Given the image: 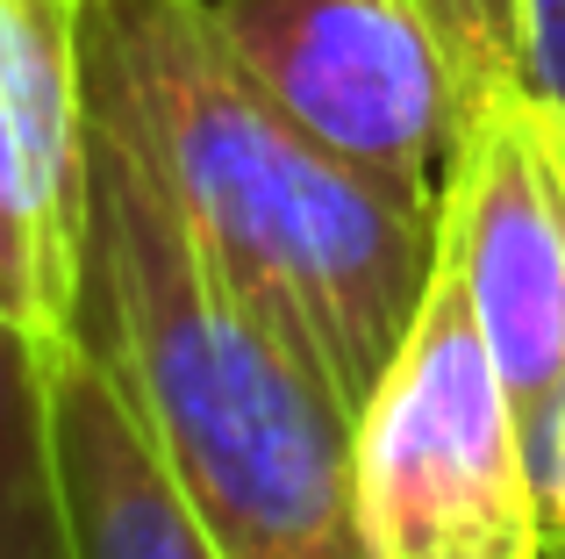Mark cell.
Masks as SVG:
<instances>
[{
    "label": "cell",
    "instance_id": "4",
    "mask_svg": "<svg viewBox=\"0 0 565 559\" xmlns=\"http://www.w3.org/2000/svg\"><path fill=\"white\" fill-rule=\"evenodd\" d=\"M265 101L401 209L437 215L466 80L423 0H207Z\"/></svg>",
    "mask_w": 565,
    "mask_h": 559
},
{
    "label": "cell",
    "instance_id": "12",
    "mask_svg": "<svg viewBox=\"0 0 565 559\" xmlns=\"http://www.w3.org/2000/svg\"><path fill=\"white\" fill-rule=\"evenodd\" d=\"M552 559H565V546H558V552H552Z\"/></svg>",
    "mask_w": 565,
    "mask_h": 559
},
{
    "label": "cell",
    "instance_id": "9",
    "mask_svg": "<svg viewBox=\"0 0 565 559\" xmlns=\"http://www.w3.org/2000/svg\"><path fill=\"white\" fill-rule=\"evenodd\" d=\"M451 51L466 101L487 86H523V0H423Z\"/></svg>",
    "mask_w": 565,
    "mask_h": 559
},
{
    "label": "cell",
    "instance_id": "6",
    "mask_svg": "<svg viewBox=\"0 0 565 559\" xmlns=\"http://www.w3.org/2000/svg\"><path fill=\"white\" fill-rule=\"evenodd\" d=\"M86 0H0V308L72 337L86 280Z\"/></svg>",
    "mask_w": 565,
    "mask_h": 559
},
{
    "label": "cell",
    "instance_id": "3",
    "mask_svg": "<svg viewBox=\"0 0 565 559\" xmlns=\"http://www.w3.org/2000/svg\"><path fill=\"white\" fill-rule=\"evenodd\" d=\"M351 503L365 559H552L530 437L444 252L351 416Z\"/></svg>",
    "mask_w": 565,
    "mask_h": 559
},
{
    "label": "cell",
    "instance_id": "5",
    "mask_svg": "<svg viewBox=\"0 0 565 559\" xmlns=\"http://www.w3.org/2000/svg\"><path fill=\"white\" fill-rule=\"evenodd\" d=\"M437 252L480 316L544 481L565 409V172L544 137V108L523 86H487L466 101L437 194Z\"/></svg>",
    "mask_w": 565,
    "mask_h": 559
},
{
    "label": "cell",
    "instance_id": "10",
    "mask_svg": "<svg viewBox=\"0 0 565 559\" xmlns=\"http://www.w3.org/2000/svg\"><path fill=\"white\" fill-rule=\"evenodd\" d=\"M523 94L565 115V0H523Z\"/></svg>",
    "mask_w": 565,
    "mask_h": 559
},
{
    "label": "cell",
    "instance_id": "11",
    "mask_svg": "<svg viewBox=\"0 0 565 559\" xmlns=\"http://www.w3.org/2000/svg\"><path fill=\"white\" fill-rule=\"evenodd\" d=\"M544 108V101H537ZM544 137H552V158H558V172H565V115L558 108H544Z\"/></svg>",
    "mask_w": 565,
    "mask_h": 559
},
{
    "label": "cell",
    "instance_id": "8",
    "mask_svg": "<svg viewBox=\"0 0 565 559\" xmlns=\"http://www.w3.org/2000/svg\"><path fill=\"white\" fill-rule=\"evenodd\" d=\"M65 345L36 337L0 308V559H79L65 509V460H57Z\"/></svg>",
    "mask_w": 565,
    "mask_h": 559
},
{
    "label": "cell",
    "instance_id": "1",
    "mask_svg": "<svg viewBox=\"0 0 565 559\" xmlns=\"http://www.w3.org/2000/svg\"><path fill=\"white\" fill-rule=\"evenodd\" d=\"M86 108L137 144L222 287L359 416L437 273V215L301 137L207 0H86Z\"/></svg>",
    "mask_w": 565,
    "mask_h": 559
},
{
    "label": "cell",
    "instance_id": "7",
    "mask_svg": "<svg viewBox=\"0 0 565 559\" xmlns=\"http://www.w3.org/2000/svg\"><path fill=\"white\" fill-rule=\"evenodd\" d=\"M57 460L79 559H230L143 431L137 402L79 337L57 359Z\"/></svg>",
    "mask_w": 565,
    "mask_h": 559
},
{
    "label": "cell",
    "instance_id": "2",
    "mask_svg": "<svg viewBox=\"0 0 565 559\" xmlns=\"http://www.w3.org/2000/svg\"><path fill=\"white\" fill-rule=\"evenodd\" d=\"M72 337L108 366L230 559H365L351 402L201 259L158 172L94 115Z\"/></svg>",
    "mask_w": 565,
    "mask_h": 559
}]
</instances>
